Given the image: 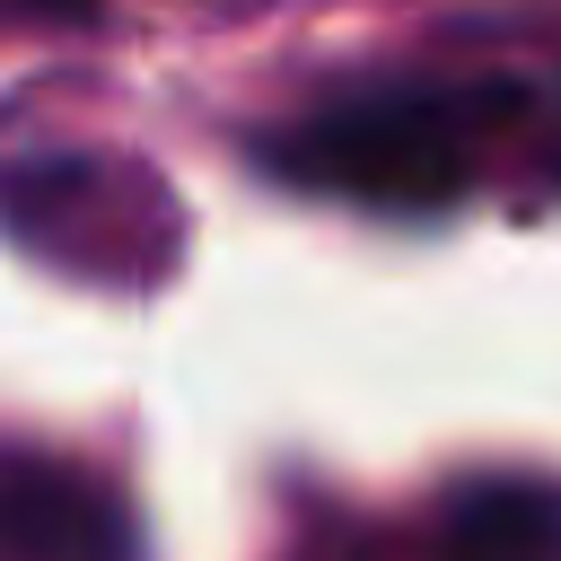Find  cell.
<instances>
[{"instance_id":"cell-1","label":"cell","mask_w":561,"mask_h":561,"mask_svg":"<svg viewBox=\"0 0 561 561\" xmlns=\"http://www.w3.org/2000/svg\"><path fill=\"white\" fill-rule=\"evenodd\" d=\"M272 167L359 210H438L473 175V131L447 96H351V105L307 114L272 149Z\"/></svg>"},{"instance_id":"cell-2","label":"cell","mask_w":561,"mask_h":561,"mask_svg":"<svg viewBox=\"0 0 561 561\" xmlns=\"http://www.w3.org/2000/svg\"><path fill=\"white\" fill-rule=\"evenodd\" d=\"M0 219L96 280H149L175 254V210L149 184V167H96V158H44V167H9L0 175Z\"/></svg>"},{"instance_id":"cell-3","label":"cell","mask_w":561,"mask_h":561,"mask_svg":"<svg viewBox=\"0 0 561 561\" xmlns=\"http://www.w3.org/2000/svg\"><path fill=\"white\" fill-rule=\"evenodd\" d=\"M0 561H131V517L61 456H0Z\"/></svg>"},{"instance_id":"cell-4","label":"cell","mask_w":561,"mask_h":561,"mask_svg":"<svg viewBox=\"0 0 561 561\" xmlns=\"http://www.w3.org/2000/svg\"><path fill=\"white\" fill-rule=\"evenodd\" d=\"M438 561H561V482L552 473H473L438 500Z\"/></svg>"},{"instance_id":"cell-5","label":"cell","mask_w":561,"mask_h":561,"mask_svg":"<svg viewBox=\"0 0 561 561\" xmlns=\"http://www.w3.org/2000/svg\"><path fill=\"white\" fill-rule=\"evenodd\" d=\"M96 0H0V26H70L88 18Z\"/></svg>"}]
</instances>
